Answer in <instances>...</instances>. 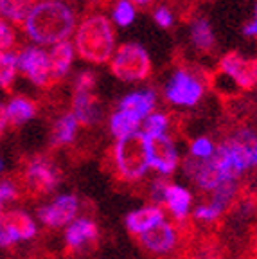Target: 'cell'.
<instances>
[{"instance_id":"f35d334b","label":"cell","mask_w":257,"mask_h":259,"mask_svg":"<svg viewBox=\"0 0 257 259\" xmlns=\"http://www.w3.org/2000/svg\"><path fill=\"white\" fill-rule=\"evenodd\" d=\"M133 4H137V6H141V8H146V6H149L153 2V0H132Z\"/></svg>"},{"instance_id":"7bdbcfd3","label":"cell","mask_w":257,"mask_h":259,"mask_svg":"<svg viewBox=\"0 0 257 259\" xmlns=\"http://www.w3.org/2000/svg\"><path fill=\"white\" fill-rule=\"evenodd\" d=\"M31 2H36V0H31Z\"/></svg>"},{"instance_id":"d6986e66","label":"cell","mask_w":257,"mask_h":259,"mask_svg":"<svg viewBox=\"0 0 257 259\" xmlns=\"http://www.w3.org/2000/svg\"><path fill=\"white\" fill-rule=\"evenodd\" d=\"M77 128H79V122H77L76 115L72 112L60 115L54 121L53 130H51V144H53V148H65V146L72 144L74 139H76Z\"/></svg>"},{"instance_id":"d4e9b609","label":"cell","mask_w":257,"mask_h":259,"mask_svg":"<svg viewBox=\"0 0 257 259\" xmlns=\"http://www.w3.org/2000/svg\"><path fill=\"white\" fill-rule=\"evenodd\" d=\"M31 4V0H0V16L8 22L22 25Z\"/></svg>"},{"instance_id":"4316f807","label":"cell","mask_w":257,"mask_h":259,"mask_svg":"<svg viewBox=\"0 0 257 259\" xmlns=\"http://www.w3.org/2000/svg\"><path fill=\"white\" fill-rule=\"evenodd\" d=\"M112 18L121 27L130 25L135 20V4H132V0H117L112 9Z\"/></svg>"},{"instance_id":"836d02e7","label":"cell","mask_w":257,"mask_h":259,"mask_svg":"<svg viewBox=\"0 0 257 259\" xmlns=\"http://www.w3.org/2000/svg\"><path fill=\"white\" fill-rule=\"evenodd\" d=\"M169 186V182L165 180V178H155L151 182V187H149V196H151V200L155 203H158V205H162V202H164V193H165V187Z\"/></svg>"},{"instance_id":"cb8c5ba5","label":"cell","mask_w":257,"mask_h":259,"mask_svg":"<svg viewBox=\"0 0 257 259\" xmlns=\"http://www.w3.org/2000/svg\"><path fill=\"white\" fill-rule=\"evenodd\" d=\"M237 196H239V180H236V178H227V180H221L216 189L212 191V200H210V203L216 205L218 209L225 210Z\"/></svg>"},{"instance_id":"74e56055","label":"cell","mask_w":257,"mask_h":259,"mask_svg":"<svg viewBox=\"0 0 257 259\" xmlns=\"http://www.w3.org/2000/svg\"><path fill=\"white\" fill-rule=\"evenodd\" d=\"M252 245H253V250L257 252V223L253 225V231H252Z\"/></svg>"},{"instance_id":"1f68e13d","label":"cell","mask_w":257,"mask_h":259,"mask_svg":"<svg viewBox=\"0 0 257 259\" xmlns=\"http://www.w3.org/2000/svg\"><path fill=\"white\" fill-rule=\"evenodd\" d=\"M221 214H223V210L218 209L212 203H205V205H200L194 210V218L200 220V222H207V223L218 222V220L221 218Z\"/></svg>"},{"instance_id":"f546056e","label":"cell","mask_w":257,"mask_h":259,"mask_svg":"<svg viewBox=\"0 0 257 259\" xmlns=\"http://www.w3.org/2000/svg\"><path fill=\"white\" fill-rule=\"evenodd\" d=\"M16 44V32L6 18L0 16V51H9Z\"/></svg>"},{"instance_id":"5bb4252c","label":"cell","mask_w":257,"mask_h":259,"mask_svg":"<svg viewBox=\"0 0 257 259\" xmlns=\"http://www.w3.org/2000/svg\"><path fill=\"white\" fill-rule=\"evenodd\" d=\"M184 171L196 184L198 189L205 191V193H212L218 187V184L221 182V177L218 173L212 155L209 158H196L191 155V157L185 158Z\"/></svg>"},{"instance_id":"f1b7e54d","label":"cell","mask_w":257,"mask_h":259,"mask_svg":"<svg viewBox=\"0 0 257 259\" xmlns=\"http://www.w3.org/2000/svg\"><path fill=\"white\" fill-rule=\"evenodd\" d=\"M20 196V189L13 180L9 178H2L0 180V214L8 209V205L15 200H18Z\"/></svg>"},{"instance_id":"e575fe53","label":"cell","mask_w":257,"mask_h":259,"mask_svg":"<svg viewBox=\"0 0 257 259\" xmlns=\"http://www.w3.org/2000/svg\"><path fill=\"white\" fill-rule=\"evenodd\" d=\"M153 18H155V24L160 25L162 29H169L175 22L173 13L169 11L167 8H164V6H160V8L155 9V13H153Z\"/></svg>"},{"instance_id":"83f0119b","label":"cell","mask_w":257,"mask_h":259,"mask_svg":"<svg viewBox=\"0 0 257 259\" xmlns=\"http://www.w3.org/2000/svg\"><path fill=\"white\" fill-rule=\"evenodd\" d=\"M169 128V117L167 113L162 112H155L149 113L146 117V126H144V135H160L165 134V130Z\"/></svg>"},{"instance_id":"44dd1931","label":"cell","mask_w":257,"mask_h":259,"mask_svg":"<svg viewBox=\"0 0 257 259\" xmlns=\"http://www.w3.org/2000/svg\"><path fill=\"white\" fill-rule=\"evenodd\" d=\"M155 105H157V96H155L153 90H141V92L128 94V96L122 97L121 103H119L121 108L132 112L133 115L139 117L141 121L146 119L149 113L153 112Z\"/></svg>"},{"instance_id":"7c38bea8","label":"cell","mask_w":257,"mask_h":259,"mask_svg":"<svg viewBox=\"0 0 257 259\" xmlns=\"http://www.w3.org/2000/svg\"><path fill=\"white\" fill-rule=\"evenodd\" d=\"M77 210H79V200L76 194H58L54 200L38 207V220L49 229H60L67 227L76 218Z\"/></svg>"},{"instance_id":"5b68a950","label":"cell","mask_w":257,"mask_h":259,"mask_svg":"<svg viewBox=\"0 0 257 259\" xmlns=\"http://www.w3.org/2000/svg\"><path fill=\"white\" fill-rule=\"evenodd\" d=\"M110 70L117 79L126 81V83L144 81L146 77L151 76V58L141 44L128 41V44H122L112 54Z\"/></svg>"},{"instance_id":"d590c367","label":"cell","mask_w":257,"mask_h":259,"mask_svg":"<svg viewBox=\"0 0 257 259\" xmlns=\"http://www.w3.org/2000/svg\"><path fill=\"white\" fill-rule=\"evenodd\" d=\"M243 32H245V36H248V38H257V8H255V13H253V18L243 27Z\"/></svg>"},{"instance_id":"8992f818","label":"cell","mask_w":257,"mask_h":259,"mask_svg":"<svg viewBox=\"0 0 257 259\" xmlns=\"http://www.w3.org/2000/svg\"><path fill=\"white\" fill-rule=\"evenodd\" d=\"M61 180V171L53 158L47 155H34L25 162L22 171V182L24 187L34 196L51 194Z\"/></svg>"},{"instance_id":"7402d4cb","label":"cell","mask_w":257,"mask_h":259,"mask_svg":"<svg viewBox=\"0 0 257 259\" xmlns=\"http://www.w3.org/2000/svg\"><path fill=\"white\" fill-rule=\"evenodd\" d=\"M191 41L200 53H210L216 45V36L210 27L209 20L205 18H196L191 24Z\"/></svg>"},{"instance_id":"ba28073f","label":"cell","mask_w":257,"mask_h":259,"mask_svg":"<svg viewBox=\"0 0 257 259\" xmlns=\"http://www.w3.org/2000/svg\"><path fill=\"white\" fill-rule=\"evenodd\" d=\"M18 70L38 89H51L54 87L53 72H51V60L49 53L40 47H25L16 56Z\"/></svg>"},{"instance_id":"3957f363","label":"cell","mask_w":257,"mask_h":259,"mask_svg":"<svg viewBox=\"0 0 257 259\" xmlns=\"http://www.w3.org/2000/svg\"><path fill=\"white\" fill-rule=\"evenodd\" d=\"M110 166L113 177L122 184H137L148 171V153H146L144 134L133 132L119 137L110 151Z\"/></svg>"},{"instance_id":"8fae6325","label":"cell","mask_w":257,"mask_h":259,"mask_svg":"<svg viewBox=\"0 0 257 259\" xmlns=\"http://www.w3.org/2000/svg\"><path fill=\"white\" fill-rule=\"evenodd\" d=\"M220 72L234 81L237 89L252 90L257 85V60L239 53H227L220 60Z\"/></svg>"},{"instance_id":"4fadbf2b","label":"cell","mask_w":257,"mask_h":259,"mask_svg":"<svg viewBox=\"0 0 257 259\" xmlns=\"http://www.w3.org/2000/svg\"><path fill=\"white\" fill-rule=\"evenodd\" d=\"M99 238V229L90 218H74L65 229V247L70 252H84L92 248Z\"/></svg>"},{"instance_id":"60d3db41","label":"cell","mask_w":257,"mask_h":259,"mask_svg":"<svg viewBox=\"0 0 257 259\" xmlns=\"http://www.w3.org/2000/svg\"><path fill=\"white\" fill-rule=\"evenodd\" d=\"M4 171H6V158L0 155V175H4Z\"/></svg>"},{"instance_id":"e0dca14e","label":"cell","mask_w":257,"mask_h":259,"mask_svg":"<svg viewBox=\"0 0 257 259\" xmlns=\"http://www.w3.org/2000/svg\"><path fill=\"white\" fill-rule=\"evenodd\" d=\"M38 113L36 101H32L27 96H15L11 97L6 105V115H8V122L11 126H24L29 121L34 119Z\"/></svg>"},{"instance_id":"4dcf8cb0","label":"cell","mask_w":257,"mask_h":259,"mask_svg":"<svg viewBox=\"0 0 257 259\" xmlns=\"http://www.w3.org/2000/svg\"><path fill=\"white\" fill-rule=\"evenodd\" d=\"M214 144L210 139L207 137H198L196 141H193L191 144V155L196 158H209L214 153Z\"/></svg>"},{"instance_id":"8d00e7d4","label":"cell","mask_w":257,"mask_h":259,"mask_svg":"<svg viewBox=\"0 0 257 259\" xmlns=\"http://www.w3.org/2000/svg\"><path fill=\"white\" fill-rule=\"evenodd\" d=\"M9 122H8V115H6V106L0 103V137L6 134Z\"/></svg>"},{"instance_id":"2e32d148","label":"cell","mask_w":257,"mask_h":259,"mask_svg":"<svg viewBox=\"0 0 257 259\" xmlns=\"http://www.w3.org/2000/svg\"><path fill=\"white\" fill-rule=\"evenodd\" d=\"M165 218L164 209L157 205H149L144 207V209L133 210L126 216V229H128L130 234L139 236L142 232L149 231L151 227H155L157 223H160L162 220Z\"/></svg>"},{"instance_id":"277c9868","label":"cell","mask_w":257,"mask_h":259,"mask_svg":"<svg viewBox=\"0 0 257 259\" xmlns=\"http://www.w3.org/2000/svg\"><path fill=\"white\" fill-rule=\"evenodd\" d=\"M191 225L187 220H177V223L165 222L162 220L149 231L135 236L139 245L149 254L157 257H169L173 259L175 255L180 254V250L189 248L191 238Z\"/></svg>"},{"instance_id":"ffe728a7","label":"cell","mask_w":257,"mask_h":259,"mask_svg":"<svg viewBox=\"0 0 257 259\" xmlns=\"http://www.w3.org/2000/svg\"><path fill=\"white\" fill-rule=\"evenodd\" d=\"M191 200H193V196L185 187L177 186V184H169L165 187L164 202L162 203L167 205L169 212L177 220H187L191 209Z\"/></svg>"},{"instance_id":"484cf974","label":"cell","mask_w":257,"mask_h":259,"mask_svg":"<svg viewBox=\"0 0 257 259\" xmlns=\"http://www.w3.org/2000/svg\"><path fill=\"white\" fill-rule=\"evenodd\" d=\"M18 65H16V54L8 51H0V89L11 92L15 85V77Z\"/></svg>"},{"instance_id":"b9f144b4","label":"cell","mask_w":257,"mask_h":259,"mask_svg":"<svg viewBox=\"0 0 257 259\" xmlns=\"http://www.w3.org/2000/svg\"><path fill=\"white\" fill-rule=\"evenodd\" d=\"M203 259H220V257H216V255H203Z\"/></svg>"},{"instance_id":"d6a6232c","label":"cell","mask_w":257,"mask_h":259,"mask_svg":"<svg viewBox=\"0 0 257 259\" xmlns=\"http://www.w3.org/2000/svg\"><path fill=\"white\" fill-rule=\"evenodd\" d=\"M96 87V74L92 70H81L74 79V90H94Z\"/></svg>"},{"instance_id":"6da1fadb","label":"cell","mask_w":257,"mask_h":259,"mask_svg":"<svg viewBox=\"0 0 257 259\" xmlns=\"http://www.w3.org/2000/svg\"><path fill=\"white\" fill-rule=\"evenodd\" d=\"M77 25L76 9L68 0H36L22 22V29L38 45L67 40Z\"/></svg>"},{"instance_id":"52a82bcc","label":"cell","mask_w":257,"mask_h":259,"mask_svg":"<svg viewBox=\"0 0 257 259\" xmlns=\"http://www.w3.org/2000/svg\"><path fill=\"white\" fill-rule=\"evenodd\" d=\"M38 236L36 220L24 209H6L0 214V248L9 250L18 243L31 241Z\"/></svg>"},{"instance_id":"ab89813d","label":"cell","mask_w":257,"mask_h":259,"mask_svg":"<svg viewBox=\"0 0 257 259\" xmlns=\"http://www.w3.org/2000/svg\"><path fill=\"white\" fill-rule=\"evenodd\" d=\"M252 164L257 166V141H255V146H253V153H252Z\"/></svg>"},{"instance_id":"9a60e30c","label":"cell","mask_w":257,"mask_h":259,"mask_svg":"<svg viewBox=\"0 0 257 259\" xmlns=\"http://www.w3.org/2000/svg\"><path fill=\"white\" fill-rule=\"evenodd\" d=\"M72 113L76 115L79 126H92L99 121V103L92 90H74Z\"/></svg>"},{"instance_id":"ac0fdd59","label":"cell","mask_w":257,"mask_h":259,"mask_svg":"<svg viewBox=\"0 0 257 259\" xmlns=\"http://www.w3.org/2000/svg\"><path fill=\"white\" fill-rule=\"evenodd\" d=\"M49 60H51V72H53L54 83L63 79L68 74L70 67H72L74 60V45L70 41L63 40L54 44V47L49 53Z\"/></svg>"},{"instance_id":"603a6c76","label":"cell","mask_w":257,"mask_h":259,"mask_svg":"<svg viewBox=\"0 0 257 259\" xmlns=\"http://www.w3.org/2000/svg\"><path fill=\"white\" fill-rule=\"evenodd\" d=\"M139 126H141V119L135 117L132 112H128L124 108H119L110 117V132L117 139L133 134V132H139Z\"/></svg>"},{"instance_id":"30bf717a","label":"cell","mask_w":257,"mask_h":259,"mask_svg":"<svg viewBox=\"0 0 257 259\" xmlns=\"http://www.w3.org/2000/svg\"><path fill=\"white\" fill-rule=\"evenodd\" d=\"M148 164L155 171L162 175L175 173L178 166V151L175 148L173 139L165 134L160 135H144Z\"/></svg>"},{"instance_id":"9c48e42d","label":"cell","mask_w":257,"mask_h":259,"mask_svg":"<svg viewBox=\"0 0 257 259\" xmlns=\"http://www.w3.org/2000/svg\"><path fill=\"white\" fill-rule=\"evenodd\" d=\"M203 96V83L189 70L178 69L165 87V99L171 105L194 106Z\"/></svg>"},{"instance_id":"7a4b0ae2","label":"cell","mask_w":257,"mask_h":259,"mask_svg":"<svg viewBox=\"0 0 257 259\" xmlns=\"http://www.w3.org/2000/svg\"><path fill=\"white\" fill-rule=\"evenodd\" d=\"M74 51L81 60L94 65L110 61L115 53V31L110 18L103 13H90L76 25Z\"/></svg>"}]
</instances>
